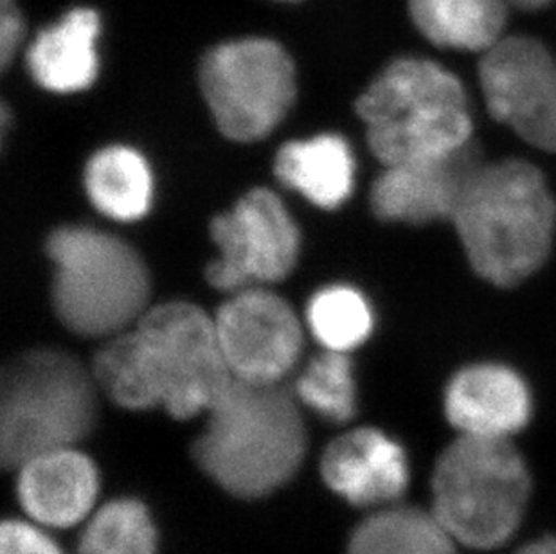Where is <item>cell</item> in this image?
Listing matches in <instances>:
<instances>
[{
	"label": "cell",
	"mask_w": 556,
	"mask_h": 554,
	"mask_svg": "<svg viewBox=\"0 0 556 554\" xmlns=\"http://www.w3.org/2000/svg\"><path fill=\"white\" fill-rule=\"evenodd\" d=\"M96 383L130 411L163 407L174 418L210 411L231 382L215 319L193 303L148 309L96 355Z\"/></svg>",
	"instance_id": "6da1fadb"
},
{
	"label": "cell",
	"mask_w": 556,
	"mask_h": 554,
	"mask_svg": "<svg viewBox=\"0 0 556 554\" xmlns=\"http://www.w3.org/2000/svg\"><path fill=\"white\" fill-rule=\"evenodd\" d=\"M448 225L476 277L509 290L541 273L555 251L556 194L528 159H483Z\"/></svg>",
	"instance_id": "7a4b0ae2"
},
{
	"label": "cell",
	"mask_w": 556,
	"mask_h": 554,
	"mask_svg": "<svg viewBox=\"0 0 556 554\" xmlns=\"http://www.w3.org/2000/svg\"><path fill=\"white\" fill-rule=\"evenodd\" d=\"M357 114L382 166L448 158L478 142L467 85L431 58L388 63L358 96Z\"/></svg>",
	"instance_id": "3957f363"
},
{
	"label": "cell",
	"mask_w": 556,
	"mask_h": 554,
	"mask_svg": "<svg viewBox=\"0 0 556 554\" xmlns=\"http://www.w3.org/2000/svg\"><path fill=\"white\" fill-rule=\"evenodd\" d=\"M305 452V425L294 398L278 383L238 378L211 405L207 427L193 446L200 468L242 499H260L287 484Z\"/></svg>",
	"instance_id": "277c9868"
},
{
	"label": "cell",
	"mask_w": 556,
	"mask_h": 554,
	"mask_svg": "<svg viewBox=\"0 0 556 554\" xmlns=\"http://www.w3.org/2000/svg\"><path fill=\"white\" fill-rule=\"evenodd\" d=\"M54 312L68 331L111 339L148 310L150 274L134 247L87 225H63L46 243Z\"/></svg>",
	"instance_id": "5b68a950"
},
{
	"label": "cell",
	"mask_w": 556,
	"mask_h": 554,
	"mask_svg": "<svg viewBox=\"0 0 556 554\" xmlns=\"http://www.w3.org/2000/svg\"><path fill=\"white\" fill-rule=\"evenodd\" d=\"M94 375L60 350L16 356L0 380V459L8 468L67 449L94 429Z\"/></svg>",
	"instance_id": "8992f818"
},
{
	"label": "cell",
	"mask_w": 556,
	"mask_h": 554,
	"mask_svg": "<svg viewBox=\"0 0 556 554\" xmlns=\"http://www.w3.org/2000/svg\"><path fill=\"white\" fill-rule=\"evenodd\" d=\"M530 488L525 459L506 438L462 435L435 465L432 513L457 544L494 550L519 528Z\"/></svg>",
	"instance_id": "52a82bcc"
},
{
	"label": "cell",
	"mask_w": 556,
	"mask_h": 554,
	"mask_svg": "<svg viewBox=\"0 0 556 554\" xmlns=\"http://www.w3.org/2000/svg\"><path fill=\"white\" fill-rule=\"evenodd\" d=\"M200 89L224 136L237 142L257 141L294 105V63L267 38L231 40L205 54Z\"/></svg>",
	"instance_id": "ba28073f"
},
{
	"label": "cell",
	"mask_w": 556,
	"mask_h": 554,
	"mask_svg": "<svg viewBox=\"0 0 556 554\" xmlns=\"http://www.w3.org/2000/svg\"><path fill=\"white\" fill-rule=\"evenodd\" d=\"M218 256L205 268L211 287L238 292L283 281L300 257V229L278 194L249 191L211 222Z\"/></svg>",
	"instance_id": "9c48e42d"
},
{
	"label": "cell",
	"mask_w": 556,
	"mask_h": 554,
	"mask_svg": "<svg viewBox=\"0 0 556 554\" xmlns=\"http://www.w3.org/2000/svg\"><path fill=\"white\" fill-rule=\"evenodd\" d=\"M222 353L232 378L278 383L300 361L303 330L285 299L263 288L232 293L215 317Z\"/></svg>",
	"instance_id": "30bf717a"
},
{
	"label": "cell",
	"mask_w": 556,
	"mask_h": 554,
	"mask_svg": "<svg viewBox=\"0 0 556 554\" xmlns=\"http://www.w3.org/2000/svg\"><path fill=\"white\" fill-rule=\"evenodd\" d=\"M481 161L476 142L448 158L383 166L369 193L372 213L388 224H451L463 188Z\"/></svg>",
	"instance_id": "8fae6325"
},
{
	"label": "cell",
	"mask_w": 556,
	"mask_h": 554,
	"mask_svg": "<svg viewBox=\"0 0 556 554\" xmlns=\"http://www.w3.org/2000/svg\"><path fill=\"white\" fill-rule=\"evenodd\" d=\"M445 413L463 436L508 438L530 421L531 391L514 367L476 362L446 383Z\"/></svg>",
	"instance_id": "7c38bea8"
},
{
	"label": "cell",
	"mask_w": 556,
	"mask_h": 554,
	"mask_svg": "<svg viewBox=\"0 0 556 554\" xmlns=\"http://www.w3.org/2000/svg\"><path fill=\"white\" fill-rule=\"evenodd\" d=\"M556 68L552 49L530 35H504L479 54L478 87L484 111L514 130L535 105Z\"/></svg>",
	"instance_id": "4fadbf2b"
},
{
	"label": "cell",
	"mask_w": 556,
	"mask_h": 554,
	"mask_svg": "<svg viewBox=\"0 0 556 554\" xmlns=\"http://www.w3.org/2000/svg\"><path fill=\"white\" fill-rule=\"evenodd\" d=\"M320 471L330 490L355 506L394 501L409 481L404 450L375 429L337 438L323 455Z\"/></svg>",
	"instance_id": "5bb4252c"
},
{
	"label": "cell",
	"mask_w": 556,
	"mask_h": 554,
	"mask_svg": "<svg viewBox=\"0 0 556 554\" xmlns=\"http://www.w3.org/2000/svg\"><path fill=\"white\" fill-rule=\"evenodd\" d=\"M98 487L94 463L67 446L35 455L21 466L18 498L38 522L68 528L90 512Z\"/></svg>",
	"instance_id": "9a60e30c"
},
{
	"label": "cell",
	"mask_w": 556,
	"mask_h": 554,
	"mask_svg": "<svg viewBox=\"0 0 556 554\" xmlns=\"http://www.w3.org/2000/svg\"><path fill=\"white\" fill-rule=\"evenodd\" d=\"M100 29L96 11L76 8L38 33L27 53V67L35 81L56 95L89 89L100 71L96 51Z\"/></svg>",
	"instance_id": "2e32d148"
},
{
	"label": "cell",
	"mask_w": 556,
	"mask_h": 554,
	"mask_svg": "<svg viewBox=\"0 0 556 554\" xmlns=\"http://www.w3.org/2000/svg\"><path fill=\"white\" fill-rule=\"evenodd\" d=\"M274 169L279 180L323 210H336L355 188V155L346 139L323 134L283 144Z\"/></svg>",
	"instance_id": "e0dca14e"
},
{
	"label": "cell",
	"mask_w": 556,
	"mask_h": 554,
	"mask_svg": "<svg viewBox=\"0 0 556 554\" xmlns=\"http://www.w3.org/2000/svg\"><path fill=\"white\" fill-rule=\"evenodd\" d=\"M508 0H409L410 21L435 48L483 54L506 35Z\"/></svg>",
	"instance_id": "ac0fdd59"
},
{
	"label": "cell",
	"mask_w": 556,
	"mask_h": 554,
	"mask_svg": "<svg viewBox=\"0 0 556 554\" xmlns=\"http://www.w3.org/2000/svg\"><path fill=\"white\" fill-rule=\"evenodd\" d=\"M85 191L96 210L112 221H139L152 205V172L131 148H103L85 167Z\"/></svg>",
	"instance_id": "d6986e66"
},
{
	"label": "cell",
	"mask_w": 556,
	"mask_h": 554,
	"mask_svg": "<svg viewBox=\"0 0 556 554\" xmlns=\"http://www.w3.org/2000/svg\"><path fill=\"white\" fill-rule=\"evenodd\" d=\"M456 544L434 513L391 507L358 526L348 554H457Z\"/></svg>",
	"instance_id": "ffe728a7"
},
{
	"label": "cell",
	"mask_w": 556,
	"mask_h": 554,
	"mask_svg": "<svg viewBox=\"0 0 556 554\" xmlns=\"http://www.w3.org/2000/svg\"><path fill=\"white\" fill-rule=\"evenodd\" d=\"M308 326L326 350L350 353L375 330V312L357 288L333 285L315 293L308 304Z\"/></svg>",
	"instance_id": "44dd1931"
},
{
	"label": "cell",
	"mask_w": 556,
	"mask_h": 554,
	"mask_svg": "<svg viewBox=\"0 0 556 554\" xmlns=\"http://www.w3.org/2000/svg\"><path fill=\"white\" fill-rule=\"evenodd\" d=\"M79 554H157L148 507L136 499L109 502L87 526Z\"/></svg>",
	"instance_id": "7402d4cb"
},
{
	"label": "cell",
	"mask_w": 556,
	"mask_h": 554,
	"mask_svg": "<svg viewBox=\"0 0 556 554\" xmlns=\"http://www.w3.org/2000/svg\"><path fill=\"white\" fill-rule=\"evenodd\" d=\"M301 402L330 421H348L357 411V386L348 353L326 350L295 382Z\"/></svg>",
	"instance_id": "603a6c76"
},
{
	"label": "cell",
	"mask_w": 556,
	"mask_h": 554,
	"mask_svg": "<svg viewBox=\"0 0 556 554\" xmlns=\"http://www.w3.org/2000/svg\"><path fill=\"white\" fill-rule=\"evenodd\" d=\"M511 131L536 152L556 155V68L535 105Z\"/></svg>",
	"instance_id": "cb8c5ba5"
},
{
	"label": "cell",
	"mask_w": 556,
	"mask_h": 554,
	"mask_svg": "<svg viewBox=\"0 0 556 554\" xmlns=\"http://www.w3.org/2000/svg\"><path fill=\"white\" fill-rule=\"evenodd\" d=\"M0 554H63L48 534L21 520H5L0 529Z\"/></svg>",
	"instance_id": "d4e9b609"
},
{
	"label": "cell",
	"mask_w": 556,
	"mask_h": 554,
	"mask_svg": "<svg viewBox=\"0 0 556 554\" xmlns=\"http://www.w3.org/2000/svg\"><path fill=\"white\" fill-rule=\"evenodd\" d=\"M24 21L16 0H0V65L8 68L21 48Z\"/></svg>",
	"instance_id": "484cf974"
},
{
	"label": "cell",
	"mask_w": 556,
	"mask_h": 554,
	"mask_svg": "<svg viewBox=\"0 0 556 554\" xmlns=\"http://www.w3.org/2000/svg\"><path fill=\"white\" fill-rule=\"evenodd\" d=\"M517 554H556V539H542L525 545Z\"/></svg>",
	"instance_id": "4316f807"
},
{
	"label": "cell",
	"mask_w": 556,
	"mask_h": 554,
	"mask_svg": "<svg viewBox=\"0 0 556 554\" xmlns=\"http://www.w3.org/2000/svg\"><path fill=\"white\" fill-rule=\"evenodd\" d=\"M553 0H508L509 8L522 11H536L552 4Z\"/></svg>",
	"instance_id": "83f0119b"
},
{
	"label": "cell",
	"mask_w": 556,
	"mask_h": 554,
	"mask_svg": "<svg viewBox=\"0 0 556 554\" xmlns=\"http://www.w3.org/2000/svg\"><path fill=\"white\" fill-rule=\"evenodd\" d=\"M276 2H301V0H276Z\"/></svg>",
	"instance_id": "f1b7e54d"
}]
</instances>
